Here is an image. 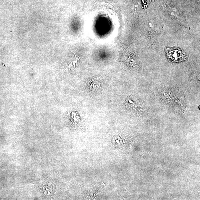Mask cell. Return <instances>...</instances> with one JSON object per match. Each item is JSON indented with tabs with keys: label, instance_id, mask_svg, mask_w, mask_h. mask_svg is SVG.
Segmentation results:
<instances>
[{
	"label": "cell",
	"instance_id": "6da1fadb",
	"mask_svg": "<svg viewBox=\"0 0 200 200\" xmlns=\"http://www.w3.org/2000/svg\"><path fill=\"white\" fill-rule=\"evenodd\" d=\"M167 57L172 62H180L185 59V55L182 51L175 48H168L166 49Z\"/></svg>",
	"mask_w": 200,
	"mask_h": 200
}]
</instances>
